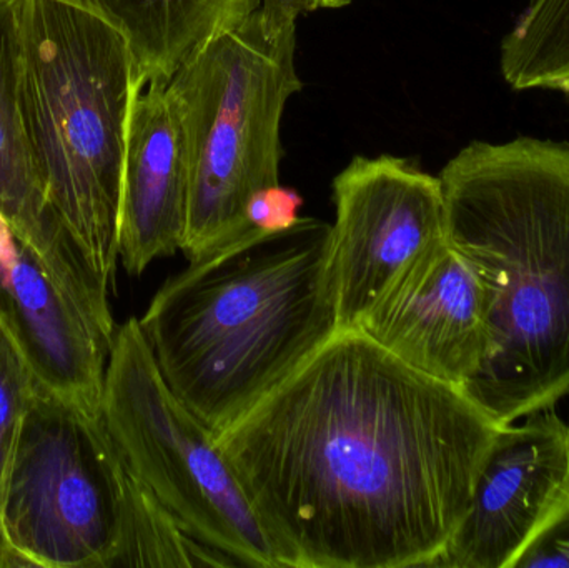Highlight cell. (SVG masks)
<instances>
[{"instance_id":"6da1fadb","label":"cell","mask_w":569,"mask_h":568,"mask_svg":"<svg viewBox=\"0 0 569 568\" xmlns=\"http://www.w3.org/2000/svg\"><path fill=\"white\" fill-rule=\"evenodd\" d=\"M500 426L463 390L338 329L216 434L283 568L433 567Z\"/></svg>"},{"instance_id":"7a4b0ae2","label":"cell","mask_w":569,"mask_h":568,"mask_svg":"<svg viewBox=\"0 0 569 568\" xmlns=\"http://www.w3.org/2000/svg\"><path fill=\"white\" fill-rule=\"evenodd\" d=\"M438 179L448 240L490 296V350L463 392L510 426L569 396V143L471 142Z\"/></svg>"},{"instance_id":"3957f363","label":"cell","mask_w":569,"mask_h":568,"mask_svg":"<svg viewBox=\"0 0 569 568\" xmlns=\"http://www.w3.org/2000/svg\"><path fill=\"white\" fill-rule=\"evenodd\" d=\"M331 223L250 229L170 277L139 319L173 393L226 429L338 330Z\"/></svg>"},{"instance_id":"277c9868","label":"cell","mask_w":569,"mask_h":568,"mask_svg":"<svg viewBox=\"0 0 569 568\" xmlns=\"http://www.w3.org/2000/svg\"><path fill=\"white\" fill-rule=\"evenodd\" d=\"M19 109L37 179L83 266L112 292L136 60L102 17L19 0Z\"/></svg>"},{"instance_id":"5b68a950","label":"cell","mask_w":569,"mask_h":568,"mask_svg":"<svg viewBox=\"0 0 569 568\" xmlns=\"http://www.w3.org/2000/svg\"><path fill=\"white\" fill-rule=\"evenodd\" d=\"M301 0H262L200 47L167 82L186 143L189 262L249 232L253 193L279 182L280 123L301 89L295 69Z\"/></svg>"},{"instance_id":"8992f818","label":"cell","mask_w":569,"mask_h":568,"mask_svg":"<svg viewBox=\"0 0 569 568\" xmlns=\"http://www.w3.org/2000/svg\"><path fill=\"white\" fill-rule=\"evenodd\" d=\"M100 417L130 476L193 540L232 567L283 568L216 432L163 380L139 319L117 327Z\"/></svg>"},{"instance_id":"52a82bcc","label":"cell","mask_w":569,"mask_h":568,"mask_svg":"<svg viewBox=\"0 0 569 568\" xmlns=\"http://www.w3.org/2000/svg\"><path fill=\"white\" fill-rule=\"evenodd\" d=\"M126 496V466L100 413L39 386L3 497L10 568L116 567Z\"/></svg>"},{"instance_id":"ba28073f","label":"cell","mask_w":569,"mask_h":568,"mask_svg":"<svg viewBox=\"0 0 569 568\" xmlns=\"http://www.w3.org/2000/svg\"><path fill=\"white\" fill-rule=\"evenodd\" d=\"M330 272L338 329H355L385 290L447 240L438 177L393 156H357L333 180Z\"/></svg>"},{"instance_id":"9c48e42d","label":"cell","mask_w":569,"mask_h":568,"mask_svg":"<svg viewBox=\"0 0 569 568\" xmlns=\"http://www.w3.org/2000/svg\"><path fill=\"white\" fill-rule=\"evenodd\" d=\"M569 507V426L553 407L498 429L440 568H517Z\"/></svg>"},{"instance_id":"30bf717a","label":"cell","mask_w":569,"mask_h":568,"mask_svg":"<svg viewBox=\"0 0 569 568\" xmlns=\"http://www.w3.org/2000/svg\"><path fill=\"white\" fill-rule=\"evenodd\" d=\"M355 329L418 372L463 390L490 350V296L447 237L405 270Z\"/></svg>"},{"instance_id":"8fae6325","label":"cell","mask_w":569,"mask_h":568,"mask_svg":"<svg viewBox=\"0 0 569 568\" xmlns=\"http://www.w3.org/2000/svg\"><path fill=\"white\" fill-rule=\"evenodd\" d=\"M0 316L19 340L37 382L99 416L117 329L70 299L0 212Z\"/></svg>"},{"instance_id":"7c38bea8","label":"cell","mask_w":569,"mask_h":568,"mask_svg":"<svg viewBox=\"0 0 569 568\" xmlns=\"http://www.w3.org/2000/svg\"><path fill=\"white\" fill-rule=\"evenodd\" d=\"M186 143L166 82L139 83L127 127L119 260L129 276L182 250L187 227Z\"/></svg>"},{"instance_id":"4fadbf2b","label":"cell","mask_w":569,"mask_h":568,"mask_svg":"<svg viewBox=\"0 0 569 568\" xmlns=\"http://www.w3.org/2000/svg\"><path fill=\"white\" fill-rule=\"evenodd\" d=\"M17 2L0 0V212L53 282L100 322L112 326L110 293L83 266L37 179L19 109Z\"/></svg>"},{"instance_id":"5bb4252c","label":"cell","mask_w":569,"mask_h":568,"mask_svg":"<svg viewBox=\"0 0 569 568\" xmlns=\"http://www.w3.org/2000/svg\"><path fill=\"white\" fill-rule=\"evenodd\" d=\"M116 27L132 50L137 79L169 82L200 47L246 20L262 0H59Z\"/></svg>"},{"instance_id":"9a60e30c","label":"cell","mask_w":569,"mask_h":568,"mask_svg":"<svg viewBox=\"0 0 569 568\" xmlns=\"http://www.w3.org/2000/svg\"><path fill=\"white\" fill-rule=\"evenodd\" d=\"M501 72L513 89L569 96V0H531L505 37Z\"/></svg>"},{"instance_id":"2e32d148","label":"cell","mask_w":569,"mask_h":568,"mask_svg":"<svg viewBox=\"0 0 569 568\" xmlns=\"http://www.w3.org/2000/svg\"><path fill=\"white\" fill-rule=\"evenodd\" d=\"M39 389L36 373L19 340L0 316V568H10L2 509L23 417Z\"/></svg>"},{"instance_id":"e0dca14e","label":"cell","mask_w":569,"mask_h":568,"mask_svg":"<svg viewBox=\"0 0 569 568\" xmlns=\"http://www.w3.org/2000/svg\"><path fill=\"white\" fill-rule=\"evenodd\" d=\"M301 206L303 199L297 190L277 183L253 193L247 206V220L262 232H280L298 223Z\"/></svg>"},{"instance_id":"ac0fdd59","label":"cell","mask_w":569,"mask_h":568,"mask_svg":"<svg viewBox=\"0 0 569 568\" xmlns=\"http://www.w3.org/2000/svg\"><path fill=\"white\" fill-rule=\"evenodd\" d=\"M517 568H569V507L531 544Z\"/></svg>"},{"instance_id":"d6986e66","label":"cell","mask_w":569,"mask_h":568,"mask_svg":"<svg viewBox=\"0 0 569 568\" xmlns=\"http://www.w3.org/2000/svg\"><path fill=\"white\" fill-rule=\"evenodd\" d=\"M350 2L351 0H301L305 10L338 9Z\"/></svg>"}]
</instances>
